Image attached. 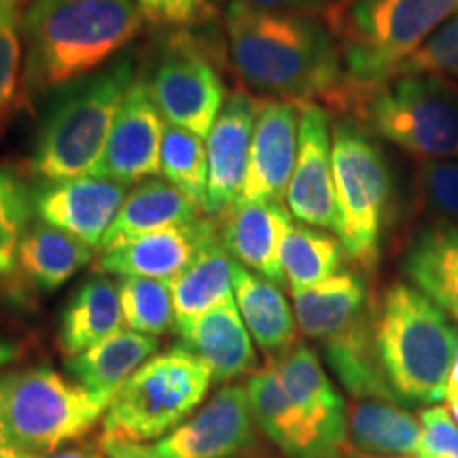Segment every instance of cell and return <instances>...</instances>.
<instances>
[{
    "mask_svg": "<svg viewBox=\"0 0 458 458\" xmlns=\"http://www.w3.org/2000/svg\"><path fill=\"white\" fill-rule=\"evenodd\" d=\"M229 60L242 81L274 100L340 106L346 72L335 34L323 20L232 0L223 20Z\"/></svg>",
    "mask_w": 458,
    "mask_h": 458,
    "instance_id": "cell-1",
    "label": "cell"
},
{
    "mask_svg": "<svg viewBox=\"0 0 458 458\" xmlns=\"http://www.w3.org/2000/svg\"><path fill=\"white\" fill-rule=\"evenodd\" d=\"M140 28L134 0H32L20 20L24 98L94 72L134 41Z\"/></svg>",
    "mask_w": 458,
    "mask_h": 458,
    "instance_id": "cell-2",
    "label": "cell"
},
{
    "mask_svg": "<svg viewBox=\"0 0 458 458\" xmlns=\"http://www.w3.org/2000/svg\"><path fill=\"white\" fill-rule=\"evenodd\" d=\"M134 81V54L125 51L102 71L51 91L34 139L32 174L41 182L91 174L105 156L114 117Z\"/></svg>",
    "mask_w": 458,
    "mask_h": 458,
    "instance_id": "cell-3",
    "label": "cell"
},
{
    "mask_svg": "<svg viewBox=\"0 0 458 458\" xmlns=\"http://www.w3.org/2000/svg\"><path fill=\"white\" fill-rule=\"evenodd\" d=\"M376 352L399 403L445 399L458 334L452 318L410 283L388 286L376 303Z\"/></svg>",
    "mask_w": 458,
    "mask_h": 458,
    "instance_id": "cell-4",
    "label": "cell"
},
{
    "mask_svg": "<svg viewBox=\"0 0 458 458\" xmlns=\"http://www.w3.org/2000/svg\"><path fill=\"white\" fill-rule=\"evenodd\" d=\"M337 111L352 113L376 139L418 162L458 157V85L433 74H393L344 94Z\"/></svg>",
    "mask_w": 458,
    "mask_h": 458,
    "instance_id": "cell-5",
    "label": "cell"
},
{
    "mask_svg": "<svg viewBox=\"0 0 458 458\" xmlns=\"http://www.w3.org/2000/svg\"><path fill=\"white\" fill-rule=\"evenodd\" d=\"M456 15L458 0H346L327 24L340 43L344 94L386 81Z\"/></svg>",
    "mask_w": 458,
    "mask_h": 458,
    "instance_id": "cell-6",
    "label": "cell"
},
{
    "mask_svg": "<svg viewBox=\"0 0 458 458\" xmlns=\"http://www.w3.org/2000/svg\"><path fill=\"white\" fill-rule=\"evenodd\" d=\"M111 401L45 365L15 371L0 377L4 444L24 456L54 454L88 437Z\"/></svg>",
    "mask_w": 458,
    "mask_h": 458,
    "instance_id": "cell-7",
    "label": "cell"
},
{
    "mask_svg": "<svg viewBox=\"0 0 458 458\" xmlns=\"http://www.w3.org/2000/svg\"><path fill=\"white\" fill-rule=\"evenodd\" d=\"M337 229L346 259L374 267L391 221L394 179L380 142L354 119L331 125Z\"/></svg>",
    "mask_w": 458,
    "mask_h": 458,
    "instance_id": "cell-8",
    "label": "cell"
},
{
    "mask_svg": "<svg viewBox=\"0 0 458 458\" xmlns=\"http://www.w3.org/2000/svg\"><path fill=\"white\" fill-rule=\"evenodd\" d=\"M213 380L185 346L156 354L114 394L102 418V435L140 444L162 439L196 411Z\"/></svg>",
    "mask_w": 458,
    "mask_h": 458,
    "instance_id": "cell-9",
    "label": "cell"
},
{
    "mask_svg": "<svg viewBox=\"0 0 458 458\" xmlns=\"http://www.w3.org/2000/svg\"><path fill=\"white\" fill-rule=\"evenodd\" d=\"M208 28L159 34L151 68L142 79L165 122L204 140L227 100L225 83L213 62L219 47L206 34Z\"/></svg>",
    "mask_w": 458,
    "mask_h": 458,
    "instance_id": "cell-10",
    "label": "cell"
},
{
    "mask_svg": "<svg viewBox=\"0 0 458 458\" xmlns=\"http://www.w3.org/2000/svg\"><path fill=\"white\" fill-rule=\"evenodd\" d=\"M331 114L317 102L300 105V147L293 176L286 189L291 216L303 225L334 232L337 229V202L331 151Z\"/></svg>",
    "mask_w": 458,
    "mask_h": 458,
    "instance_id": "cell-11",
    "label": "cell"
},
{
    "mask_svg": "<svg viewBox=\"0 0 458 458\" xmlns=\"http://www.w3.org/2000/svg\"><path fill=\"white\" fill-rule=\"evenodd\" d=\"M253 444L255 418L246 386L227 385L153 448L159 458H233Z\"/></svg>",
    "mask_w": 458,
    "mask_h": 458,
    "instance_id": "cell-12",
    "label": "cell"
},
{
    "mask_svg": "<svg viewBox=\"0 0 458 458\" xmlns=\"http://www.w3.org/2000/svg\"><path fill=\"white\" fill-rule=\"evenodd\" d=\"M128 196V185L105 176L41 182L32 191V210L38 221L100 249L114 216Z\"/></svg>",
    "mask_w": 458,
    "mask_h": 458,
    "instance_id": "cell-13",
    "label": "cell"
},
{
    "mask_svg": "<svg viewBox=\"0 0 458 458\" xmlns=\"http://www.w3.org/2000/svg\"><path fill=\"white\" fill-rule=\"evenodd\" d=\"M300 147V105L259 100L246 181L236 204L283 202ZM233 204V206H236Z\"/></svg>",
    "mask_w": 458,
    "mask_h": 458,
    "instance_id": "cell-14",
    "label": "cell"
},
{
    "mask_svg": "<svg viewBox=\"0 0 458 458\" xmlns=\"http://www.w3.org/2000/svg\"><path fill=\"white\" fill-rule=\"evenodd\" d=\"M164 117L153 105L147 85L136 79L108 134L105 156L91 172L123 182H142L159 170L164 140Z\"/></svg>",
    "mask_w": 458,
    "mask_h": 458,
    "instance_id": "cell-15",
    "label": "cell"
},
{
    "mask_svg": "<svg viewBox=\"0 0 458 458\" xmlns=\"http://www.w3.org/2000/svg\"><path fill=\"white\" fill-rule=\"evenodd\" d=\"M257 111H259V98L236 91L225 100V106L206 139V153H208L206 215H225L242 193Z\"/></svg>",
    "mask_w": 458,
    "mask_h": 458,
    "instance_id": "cell-16",
    "label": "cell"
},
{
    "mask_svg": "<svg viewBox=\"0 0 458 458\" xmlns=\"http://www.w3.org/2000/svg\"><path fill=\"white\" fill-rule=\"evenodd\" d=\"M270 363L297 408L342 458L348 445V408L318 354L306 344H295L291 351L272 359Z\"/></svg>",
    "mask_w": 458,
    "mask_h": 458,
    "instance_id": "cell-17",
    "label": "cell"
},
{
    "mask_svg": "<svg viewBox=\"0 0 458 458\" xmlns=\"http://www.w3.org/2000/svg\"><path fill=\"white\" fill-rule=\"evenodd\" d=\"M216 236L219 229L215 223L199 216L189 225L162 229L119 249L106 250L100 255L98 270L117 276L172 280Z\"/></svg>",
    "mask_w": 458,
    "mask_h": 458,
    "instance_id": "cell-18",
    "label": "cell"
},
{
    "mask_svg": "<svg viewBox=\"0 0 458 458\" xmlns=\"http://www.w3.org/2000/svg\"><path fill=\"white\" fill-rule=\"evenodd\" d=\"M221 216V242L227 253L246 270L283 286L286 280L280 250L293 225L283 202L236 204Z\"/></svg>",
    "mask_w": 458,
    "mask_h": 458,
    "instance_id": "cell-19",
    "label": "cell"
},
{
    "mask_svg": "<svg viewBox=\"0 0 458 458\" xmlns=\"http://www.w3.org/2000/svg\"><path fill=\"white\" fill-rule=\"evenodd\" d=\"M244 386L255 425L286 458H340L289 397L272 363L255 371Z\"/></svg>",
    "mask_w": 458,
    "mask_h": 458,
    "instance_id": "cell-20",
    "label": "cell"
},
{
    "mask_svg": "<svg viewBox=\"0 0 458 458\" xmlns=\"http://www.w3.org/2000/svg\"><path fill=\"white\" fill-rule=\"evenodd\" d=\"M182 346L210 369L215 380L229 382L257 365L253 337L246 329L236 300L221 303L202 317L176 325Z\"/></svg>",
    "mask_w": 458,
    "mask_h": 458,
    "instance_id": "cell-21",
    "label": "cell"
},
{
    "mask_svg": "<svg viewBox=\"0 0 458 458\" xmlns=\"http://www.w3.org/2000/svg\"><path fill=\"white\" fill-rule=\"evenodd\" d=\"M401 270L411 286L458 323V223L431 221L418 229Z\"/></svg>",
    "mask_w": 458,
    "mask_h": 458,
    "instance_id": "cell-22",
    "label": "cell"
},
{
    "mask_svg": "<svg viewBox=\"0 0 458 458\" xmlns=\"http://www.w3.org/2000/svg\"><path fill=\"white\" fill-rule=\"evenodd\" d=\"M199 213L202 208L193 204L172 182L164 179H147L125 196L111 229L102 240L100 250L106 253V250L145 238L148 233L176 225H189L199 219Z\"/></svg>",
    "mask_w": 458,
    "mask_h": 458,
    "instance_id": "cell-23",
    "label": "cell"
},
{
    "mask_svg": "<svg viewBox=\"0 0 458 458\" xmlns=\"http://www.w3.org/2000/svg\"><path fill=\"white\" fill-rule=\"evenodd\" d=\"M291 295L297 327L320 344L340 335L374 306L368 283L352 270H342L325 283Z\"/></svg>",
    "mask_w": 458,
    "mask_h": 458,
    "instance_id": "cell-24",
    "label": "cell"
},
{
    "mask_svg": "<svg viewBox=\"0 0 458 458\" xmlns=\"http://www.w3.org/2000/svg\"><path fill=\"white\" fill-rule=\"evenodd\" d=\"M233 300L253 342L278 359L295 346L297 323L291 303L280 286L236 263Z\"/></svg>",
    "mask_w": 458,
    "mask_h": 458,
    "instance_id": "cell-25",
    "label": "cell"
},
{
    "mask_svg": "<svg viewBox=\"0 0 458 458\" xmlns=\"http://www.w3.org/2000/svg\"><path fill=\"white\" fill-rule=\"evenodd\" d=\"M157 351V337L122 329L68 359L66 368L77 385L100 397L113 399L148 359L156 357Z\"/></svg>",
    "mask_w": 458,
    "mask_h": 458,
    "instance_id": "cell-26",
    "label": "cell"
},
{
    "mask_svg": "<svg viewBox=\"0 0 458 458\" xmlns=\"http://www.w3.org/2000/svg\"><path fill=\"white\" fill-rule=\"evenodd\" d=\"M348 442L360 454L418 458L422 445L420 418L394 401L359 399L348 408Z\"/></svg>",
    "mask_w": 458,
    "mask_h": 458,
    "instance_id": "cell-27",
    "label": "cell"
},
{
    "mask_svg": "<svg viewBox=\"0 0 458 458\" xmlns=\"http://www.w3.org/2000/svg\"><path fill=\"white\" fill-rule=\"evenodd\" d=\"M123 312L117 283L106 276H89L74 289L60 318L57 344L68 359L77 357L122 331Z\"/></svg>",
    "mask_w": 458,
    "mask_h": 458,
    "instance_id": "cell-28",
    "label": "cell"
},
{
    "mask_svg": "<svg viewBox=\"0 0 458 458\" xmlns=\"http://www.w3.org/2000/svg\"><path fill=\"white\" fill-rule=\"evenodd\" d=\"M374 320L376 306H371V310L365 312L346 331L323 342L325 359L340 385L357 401L382 399L399 403L377 360Z\"/></svg>",
    "mask_w": 458,
    "mask_h": 458,
    "instance_id": "cell-29",
    "label": "cell"
},
{
    "mask_svg": "<svg viewBox=\"0 0 458 458\" xmlns=\"http://www.w3.org/2000/svg\"><path fill=\"white\" fill-rule=\"evenodd\" d=\"M233 274L236 259L227 253L219 233L193 257L185 270L168 280L174 303V327L202 317L221 303L232 301Z\"/></svg>",
    "mask_w": 458,
    "mask_h": 458,
    "instance_id": "cell-30",
    "label": "cell"
},
{
    "mask_svg": "<svg viewBox=\"0 0 458 458\" xmlns=\"http://www.w3.org/2000/svg\"><path fill=\"white\" fill-rule=\"evenodd\" d=\"M91 261V249L66 232L37 221L28 227L17 253V266L28 283L51 293Z\"/></svg>",
    "mask_w": 458,
    "mask_h": 458,
    "instance_id": "cell-31",
    "label": "cell"
},
{
    "mask_svg": "<svg viewBox=\"0 0 458 458\" xmlns=\"http://www.w3.org/2000/svg\"><path fill=\"white\" fill-rule=\"evenodd\" d=\"M344 259L346 253L340 238L327 229L303 225V223L291 225L280 250L284 280L289 283L291 293L310 289L340 274Z\"/></svg>",
    "mask_w": 458,
    "mask_h": 458,
    "instance_id": "cell-32",
    "label": "cell"
},
{
    "mask_svg": "<svg viewBox=\"0 0 458 458\" xmlns=\"http://www.w3.org/2000/svg\"><path fill=\"white\" fill-rule=\"evenodd\" d=\"M159 170L165 181L181 189L193 204L204 210L206 189H208V153L204 139L165 123Z\"/></svg>",
    "mask_w": 458,
    "mask_h": 458,
    "instance_id": "cell-33",
    "label": "cell"
},
{
    "mask_svg": "<svg viewBox=\"0 0 458 458\" xmlns=\"http://www.w3.org/2000/svg\"><path fill=\"white\" fill-rule=\"evenodd\" d=\"M117 291L128 329L153 337L174 329V303L168 280L119 276Z\"/></svg>",
    "mask_w": 458,
    "mask_h": 458,
    "instance_id": "cell-34",
    "label": "cell"
},
{
    "mask_svg": "<svg viewBox=\"0 0 458 458\" xmlns=\"http://www.w3.org/2000/svg\"><path fill=\"white\" fill-rule=\"evenodd\" d=\"M32 215V189L13 168L0 165V280L15 270Z\"/></svg>",
    "mask_w": 458,
    "mask_h": 458,
    "instance_id": "cell-35",
    "label": "cell"
},
{
    "mask_svg": "<svg viewBox=\"0 0 458 458\" xmlns=\"http://www.w3.org/2000/svg\"><path fill=\"white\" fill-rule=\"evenodd\" d=\"M414 189L418 206L433 221L458 223V157L418 162Z\"/></svg>",
    "mask_w": 458,
    "mask_h": 458,
    "instance_id": "cell-36",
    "label": "cell"
},
{
    "mask_svg": "<svg viewBox=\"0 0 458 458\" xmlns=\"http://www.w3.org/2000/svg\"><path fill=\"white\" fill-rule=\"evenodd\" d=\"M142 21L159 34L208 26L223 0H134Z\"/></svg>",
    "mask_w": 458,
    "mask_h": 458,
    "instance_id": "cell-37",
    "label": "cell"
},
{
    "mask_svg": "<svg viewBox=\"0 0 458 458\" xmlns=\"http://www.w3.org/2000/svg\"><path fill=\"white\" fill-rule=\"evenodd\" d=\"M394 74H433L458 85V15L439 28Z\"/></svg>",
    "mask_w": 458,
    "mask_h": 458,
    "instance_id": "cell-38",
    "label": "cell"
},
{
    "mask_svg": "<svg viewBox=\"0 0 458 458\" xmlns=\"http://www.w3.org/2000/svg\"><path fill=\"white\" fill-rule=\"evenodd\" d=\"M422 445L418 458H458V425L444 405L420 414Z\"/></svg>",
    "mask_w": 458,
    "mask_h": 458,
    "instance_id": "cell-39",
    "label": "cell"
},
{
    "mask_svg": "<svg viewBox=\"0 0 458 458\" xmlns=\"http://www.w3.org/2000/svg\"><path fill=\"white\" fill-rule=\"evenodd\" d=\"M21 71V34L20 20H7L0 24V111L15 96Z\"/></svg>",
    "mask_w": 458,
    "mask_h": 458,
    "instance_id": "cell-40",
    "label": "cell"
},
{
    "mask_svg": "<svg viewBox=\"0 0 458 458\" xmlns=\"http://www.w3.org/2000/svg\"><path fill=\"white\" fill-rule=\"evenodd\" d=\"M242 3L257 9L317 17V20H323L325 24H329L346 0H242Z\"/></svg>",
    "mask_w": 458,
    "mask_h": 458,
    "instance_id": "cell-41",
    "label": "cell"
},
{
    "mask_svg": "<svg viewBox=\"0 0 458 458\" xmlns=\"http://www.w3.org/2000/svg\"><path fill=\"white\" fill-rule=\"evenodd\" d=\"M98 448L102 458H159L153 445L130 442V439L105 437V435H100Z\"/></svg>",
    "mask_w": 458,
    "mask_h": 458,
    "instance_id": "cell-42",
    "label": "cell"
},
{
    "mask_svg": "<svg viewBox=\"0 0 458 458\" xmlns=\"http://www.w3.org/2000/svg\"><path fill=\"white\" fill-rule=\"evenodd\" d=\"M24 458H102L98 442L96 444H83V445H72V448L57 450L54 454L45 456H24Z\"/></svg>",
    "mask_w": 458,
    "mask_h": 458,
    "instance_id": "cell-43",
    "label": "cell"
},
{
    "mask_svg": "<svg viewBox=\"0 0 458 458\" xmlns=\"http://www.w3.org/2000/svg\"><path fill=\"white\" fill-rule=\"evenodd\" d=\"M17 357H20V348H17V344L0 337V368L13 363Z\"/></svg>",
    "mask_w": 458,
    "mask_h": 458,
    "instance_id": "cell-44",
    "label": "cell"
},
{
    "mask_svg": "<svg viewBox=\"0 0 458 458\" xmlns=\"http://www.w3.org/2000/svg\"><path fill=\"white\" fill-rule=\"evenodd\" d=\"M21 3H24V0H0V24L17 17V11H20Z\"/></svg>",
    "mask_w": 458,
    "mask_h": 458,
    "instance_id": "cell-45",
    "label": "cell"
},
{
    "mask_svg": "<svg viewBox=\"0 0 458 458\" xmlns=\"http://www.w3.org/2000/svg\"><path fill=\"white\" fill-rule=\"evenodd\" d=\"M445 399H448V403H452V401H458V348H456L454 368H452V374L448 380V393H445Z\"/></svg>",
    "mask_w": 458,
    "mask_h": 458,
    "instance_id": "cell-46",
    "label": "cell"
},
{
    "mask_svg": "<svg viewBox=\"0 0 458 458\" xmlns=\"http://www.w3.org/2000/svg\"><path fill=\"white\" fill-rule=\"evenodd\" d=\"M0 458H24V454H20V452L11 448V445L3 444L0 445Z\"/></svg>",
    "mask_w": 458,
    "mask_h": 458,
    "instance_id": "cell-47",
    "label": "cell"
},
{
    "mask_svg": "<svg viewBox=\"0 0 458 458\" xmlns=\"http://www.w3.org/2000/svg\"><path fill=\"white\" fill-rule=\"evenodd\" d=\"M342 458H399V456H369V454H360V452H352V454H344Z\"/></svg>",
    "mask_w": 458,
    "mask_h": 458,
    "instance_id": "cell-48",
    "label": "cell"
},
{
    "mask_svg": "<svg viewBox=\"0 0 458 458\" xmlns=\"http://www.w3.org/2000/svg\"><path fill=\"white\" fill-rule=\"evenodd\" d=\"M448 411H450L452 418H454V422L458 425V401H452V403H448Z\"/></svg>",
    "mask_w": 458,
    "mask_h": 458,
    "instance_id": "cell-49",
    "label": "cell"
},
{
    "mask_svg": "<svg viewBox=\"0 0 458 458\" xmlns=\"http://www.w3.org/2000/svg\"><path fill=\"white\" fill-rule=\"evenodd\" d=\"M4 444V437H3V427H0V445Z\"/></svg>",
    "mask_w": 458,
    "mask_h": 458,
    "instance_id": "cell-50",
    "label": "cell"
}]
</instances>
